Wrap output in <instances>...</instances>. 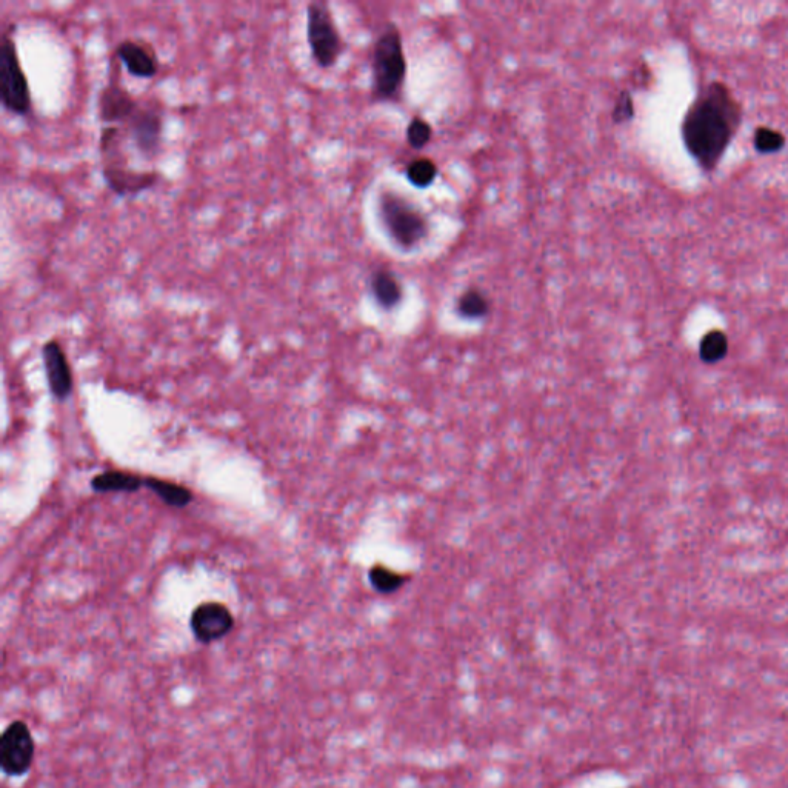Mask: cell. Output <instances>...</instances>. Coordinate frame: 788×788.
Returning <instances> with one entry per match:
<instances>
[{
  "mask_svg": "<svg viewBox=\"0 0 788 788\" xmlns=\"http://www.w3.org/2000/svg\"><path fill=\"white\" fill-rule=\"evenodd\" d=\"M741 105L725 85H708L688 108L682 139L688 153L705 171L718 167L741 125Z\"/></svg>",
  "mask_w": 788,
  "mask_h": 788,
  "instance_id": "cell-1",
  "label": "cell"
},
{
  "mask_svg": "<svg viewBox=\"0 0 788 788\" xmlns=\"http://www.w3.org/2000/svg\"><path fill=\"white\" fill-rule=\"evenodd\" d=\"M124 128L105 125L99 137L101 170L111 193L119 197H134L156 187L162 179L157 168H136L130 164Z\"/></svg>",
  "mask_w": 788,
  "mask_h": 788,
  "instance_id": "cell-2",
  "label": "cell"
},
{
  "mask_svg": "<svg viewBox=\"0 0 788 788\" xmlns=\"http://www.w3.org/2000/svg\"><path fill=\"white\" fill-rule=\"evenodd\" d=\"M373 96L378 101L398 99L407 74L402 37L398 28L388 24L379 34L373 50Z\"/></svg>",
  "mask_w": 788,
  "mask_h": 788,
  "instance_id": "cell-3",
  "label": "cell"
},
{
  "mask_svg": "<svg viewBox=\"0 0 788 788\" xmlns=\"http://www.w3.org/2000/svg\"><path fill=\"white\" fill-rule=\"evenodd\" d=\"M14 31L16 25H8L0 42V104L14 116L28 117L33 113V96L19 57Z\"/></svg>",
  "mask_w": 788,
  "mask_h": 788,
  "instance_id": "cell-4",
  "label": "cell"
},
{
  "mask_svg": "<svg viewBox=\"0 0 788 788\" xmlns=\"http://www.w3.org/2000/svg\"><path fill=\"white\" fill-rule=\"evenodd\" d=\"M307 42L314 64L322 70L334 67L344 53L341 31L327 2L308 4Z\"/></svg>",
  "mask_w": 788,
  "mask_h": 788,
  "instance_id": "cell-5",
  "label": "cell"
},
{
  "mask_svg": "<svg viewBox=\"0 0 788 788\" xmlns=\"http://www.w3.org/2000/svg\"><path fill=\"white\" fill-rule=\"evenodd\" d=\"M379 216L388 233L402 248H413L424 241L428 222L424 214L398 194L384 193L379 199Z\"/></svg>",
  "mask_w": 788,
  "mask_h": 788,
  "instance_id": "cell-6",
  "label": "cell"
},
{
  "mask_svg": "<svg viewBox=\"0 0 788 788\" xmlns=\"http://www.w3.org/2000/svg\"><path fill=\"white\" fill-rule=\"evenodd\" d=\"M128 145L145 162L156 161L164 148L165 116L161 107L141 104L127 125H124Z\"/></svg>",
  "mask_w": 788,
  "mask_h": 788,
  "instance_id": "cell-7",
  "label": "cell"
},
{
  "mask_svg": "<svg viewBox=\"0 0 788 788\" xmlns=\"http://www.w3.org/2000/svg\"><path fill=\"white\" fill-rule=\"evenodd\" d=\"M36 756V742L27 722L17 719L5 727L0 736V768L10 778L30 772Z\"/></svg>",
  "mask_w": 788,
  "mask_h": 788,
  "instance_id": "cell-8",
  "label": "cell"
},
{
  "mask_svg": "<svg viewBox=\"0 0 788 788\" xmlns=\"http://www.w3.org/2000/svg\"><path fill=\"white\" fill-rule=\"evenodd\" d=\"M141 104L142 102L117 79L116 73H113L99 93L97 116L102 127L105 125L124 127Z\"/></svg>",
  "mask_w": 788,
  "mask_h": 788,
  "instance_id": "cell-9",
  "label": "cell"
},
{
  "mask_svg": "<svg viewBox=\"0 0 788 788\" xmlns=\"http://www.w3.org/2000/svg\"><path fill=\"white\" fill-rule=\"evenodd\" d=\"M190 628L197 642L213 644L230 635L234 628V616L230 608L221 602H204L191 613Z\"/></svg>",
  "mask_w": 788,
  "mask_h": 788,
  "instance_id": "cell-10",
  "label": "cell"
},
{
  "mask_svg": "<svg viewBox=\"0 0 788 788\" xmlns=\"http://www.w3.org/2000/svg\"><path fill=\"white\" fill-rule=\"evenodd\" d=\"M117 61L137 79H151L161 70V62L153 45L141 39H124L114 48Z\"/></svg>",
  "mask_w": 788,
  "mask_h": 788,
  "instance_id": "cell-11",
  "label": "cell"
},
{
  "mask_svg": "<svg viewBox=\"0 0 788 788\" xmlns=\"http://www.w3.org/2000/svg\"><path fill=\"white\" fill-rule=\"evenodd\" d=\"M42 361L51 393L54 398L65 401L73 393V373L67 353L59 342L51 339L42 347Z\"/></svg>",
  "mask_w": 788,
  "mask_h": 788,
  "instance_id": "cell-12",
  "label": "cell"
},
{
  "mask_svg": "<svg viewBox=\"0 0 788 788\" xmlns=\"http://www.w3.org/2000/svg\"><path fill=\"white\" fill-rule=\"evenodd\" d=\"M145 487V478L130 471H105L91 479V488L97 493H134Z\"/></svg>",
  "mask_w": 788,
  "mask_h": 788,
  "instance_id": "cell-13",
  "label": "cell"
},
{
  "mask_svg": "<svg viewBox=\"0 0 788 788\" xmlns=\"http://www.w3.org/2000/svg\"><path fill=\"white\" fill-rule=\"evenodd\" d=\"M371 291L376 302L387 310L398 307L399 302L402 301V287L391 271H374L371 278Z\"/></svg>",
  "mask_w": 788,
  "mask_h": 788,
  "instance_id": "cell-14",
  "label": "cell"
},
{
  "mask_svg": "<svg viewBox=\"0 0 788 788\" xmlns=\"http://www.w3.org/2000/svg\"><path fill=\"white\" fill-rule=\"evenodd\" d=\"M145 487L153 491L154 495L159 496L162 502L170 507L184 508L193 501V491L184 485L176 484V482L150 476V478H145Z\"/></svg>",
  "mask_w": 788,
  "mask_h": 788,
  "instance_id": "cell-15",
  "label": "cell"
},
{
  "mask_svg": "<svg viewBox=\"0 0 788 788\" xmlns=\"http://www.w3.org/2000/svg\"><path fill=\"white\" fill-rule=\"evenodd\" d=\"M458 311L462 318L481 319L490 311V301L478 288H470L459 298Z\"/></svg>",
  "mask_w": 788,
  "mask_h": 788,
  "instance_id": "cell-16",
  "label": "cell"
},
{
  "mask_svg": "<svg viewBox=\"0 0 788 788\" xmlns=\"http://www.w3.org/2000/svg\"><path fill=\"white\" fill-rule=\"evenodd\" d=\"M436 176H438V167L431 159L421 157V159H415L408 164L407 179L415 187H428L435 182Z\"/></svg>",
  "mask_w": 788,
  "mask_h": 788,
  "instance_id": "cell-17",
  "label": "cell"
},
{
  "mask_svg": "<svg viewBox=\"0 0 788 788\" xmlns=\"http://www.w3.org/2000/svg\"><path fill=\"white\" fill-rule=\"evenodd\" d=\"M728 341L721 331H710L701 342V358L708 364L721 361L727 354Z\"/></svg>",
  "mask_w": 788,
  "mask_h": 788,
  "instance_id": "cell-18",
  "label": "cell"
},
{
  "mask_svg": "<svg viewBox=\"0 0 788 788\" xmlns=\"http://www.w3.org/2000/svg\"><path fill=\"white\" fill-rule=\"evenodd\" d=\"M370 581L373 587L381 591V593H393L394 590H398L401 587L404 578L398 575L396 571L388 570L387 567H382V565H376L370 571Z\"/></svg>",
  "mask_w": 788,
  "mask_h": 788,
  "instance_id": "cell-19",
  "label": "cell"
},
{
  "mask_svg": "<svg viewBox=\"0 0 788 788\" xmlns=\"http://www.w3.org/2000/svg\"><path fill=\"white\" fill-rule=\"evenodd\" d=\"M785 144V137L772 128H759L755 133V147L759 153L770 154L781 150Z\"/></svg>",
  "mask_w": 788,
  "mask_h": 788,
  "instance_id": "cell-20",
  "label": "cell"
},
{
  "mask_svg": "<svg viewBox=\"0 0 788 788\" xmlns=\"http://www.w3.org/2000/svg\"><path fill=\"white\" fill-rule=\"evenodd\" d=\"M431 134H433V130H431L430 124L421 117H415L407 128L408 145L415 150H421L430 142Z\"/></svg>",
  "mask_w": 788,
  "mask_h": 788,
  "instance_id": "cell-21",
  "label": "cell"
},
{
  "mask_svg": "<svg viewBox=\"0 0 788 788\" xmlns=\"http://www.w3.org/2000/svg\"><path fill=\"white\" fill-rule=\"evenodd\" d=\"M635 116V105L628 91H622L613 108L612 119L615 124H624Z\"/></svg>",
  "mask_w": 788,
  "mask_h": 788,
  "instance_id": "cell-22",
  "label": "cell"
}]
</instances>
